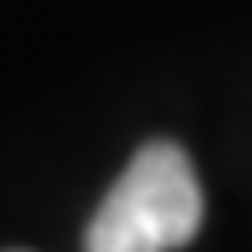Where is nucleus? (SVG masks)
Returning <instances> with one entry per match:
<instances>
[{
	"mask_svg": "<svg viewBox=\"0 0 252 252\" xmlns=\"http://www.w3.org/2000/svg\"><path fill=\"white\" fill-rule=\"evenodd\" d=\"M206 220L191 159L173 140H154L126 163L84 229V252H173Z\"/></svg>",
	"mask_w": 252,
	"mask_h": 252,
	"instance_id": "nucleus-1",
	"label": "nucleus"
}]
</instances>
